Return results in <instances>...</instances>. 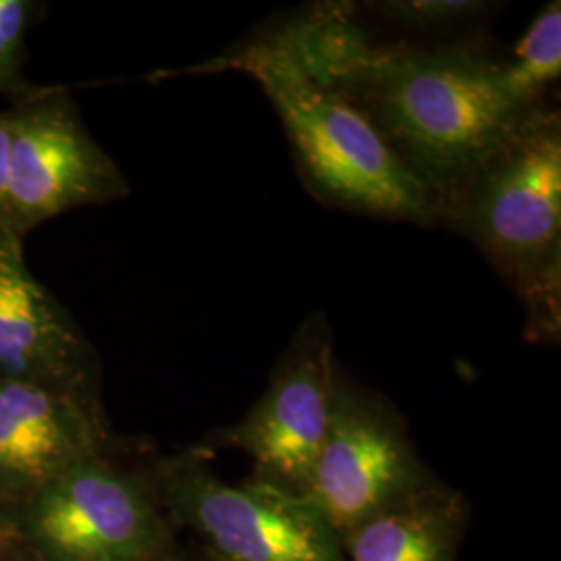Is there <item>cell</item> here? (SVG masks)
<instances>
[{
  "instance_id": "10",
  "label": "cell",
  "mask_w": 561,
  "mask_h": 561,
  "mask_svg": "<svg viewBox=\"0 0 561 561\" xmlns=\"http://www.w3.org/2000/svg\"><path fill=\"white\" fill-rule=\"evenodd\" d=\"M104 431L85 396L0 379V482L38 484L101 454Z\"/></svg>"
},
{
  "instance_id": "1",
  "label": "cell",
  "mask_w": 561,
  "mask_h": 561,
  "mask_svg": "<svg viewBox=\"0 0 561 561\" xmlns=\"http://www.w3.org/2000/svg\"><path fill=\"white\" fill-rule=\"evenodd\" d=\"M502 59L472 36L377 42L331 85L377 125L443 208L530 111L507 99Z\"/></svg>"
},
{
  "instance_id": "11",
  "label": "cell",
  "mask_w": 561,
  "mask_h": 561,
  "mask_svg": "<svg viewBox=\"0 0 561 561\" xmlns=\"http://www.w3.org/2000/svg\"><path fill=\"white\" fill-rule=\"evenodd\" d=\"M463 510L437 484L362 522L341 539L345 561H454Z\"/></svg>"
},
{
  "instance_id": "7",
  "label": "cell",
  "mask_w": 561,
  "mask_h": 561,
  "mask_svg": "<svg viewBox=\"0 0 561 561\" xmlns=\"http://www.w3.org/2000/svg\"><path fill=\"white\" fill-rule=\"evenodd\" d=\"M337 370L329 324L317 312L301 322L261 400L222 437L254 460V479L306 495L327 437Z\"/></svg>"
},
{
  "instance_id": "2",
  "label": "cell",
  "mask_w": 561,
  "mask_h": 561,
  "mask_svg": "<svg viewBox=\"0 0 561 561\" xmlns=\"http://www.w3.org/2000/svg\"><path fill=\"white\" fill-rule=\"evenodd\" d=\"M518 296L526 337L561 333V115L545 102L512 129L442 213Z\"/></svg>"
},
{
  "instance_id": "4",
  "label": "cell",
  "mask_w": 561,
  "mask_h": 561,
  "mask_svg": "<svg viewBox=\"0 0 561 561\" xmlns=\"http://www.w3.org/2000/svg\"><path fill=\"white\" fill-rule=\"evenodd\" d=\"M433 484L393 408L337 370L329 428L306 497L340 539Z\"/></svg>"
},
{
  "instance_id": "9",
  "label": "cell",
  "mask_w": 561,
  "mask_h": 561,
  "mask_svg": "<svg viewBox=\"0 0 561 561\" xmlns=\"http://www.w3.org/2000/svg\"><path fill=\"white\" fill-rule=\"evenodd\" d=\"M90 360L78 322L27 268L23 238L0 229V379L85 396Z\"/></svg>"
},
{
  "instance_id": "8",
  "label": "cell",
  "mask_w": 561,
  "mask_h": 561,
  "mask_svg": "<svg viewBox=\"0 0 561 561\" xmlns=\"http://www.w3.org/2000/svg\"><path fill=\"white\" fill-rule=\"evenodd\" d=\"M34 530L60 561H152L159 524L134 477L102 460L78 461L44 482Z\"/></svg>"
},
{
  "instance_id": "14",
  "label": "cell",
  "mask_w": 561,
  "mask_h": 561,
  "mask_svg": "<svg viewBox=\"0 0 561 561\" xmlns=\"http://www.w3.org/2000/svg\"><path fill=\"white\" fill-rule=\"evenodd\" d=\"M36 9L38 4L32 0H0V94L13 104L42 90L23 78L25 32Z\"/></svg>"
},
{
  "instance_id": "13",
  "label": "cell",
  "mask_w": 561,
  "mask_h": 561,
  "mask_svg": "<svg viewBox=\"0 0 561 561\" xmlns=\"http://www.w3.org/2000/svg\"><path fill=\"white\" fill-rule=\"evenodd\" d=\"M364 7L362 13L419 34L454 32L491 11L486 2L477 0H381L366 2Z\"/></svg>"
},
{
  "instance_id": "5",
  "label": "cell",
  "mask_w": 561,
  "mask_h": 561,
  "mask_svg": "<svg viewBox=\"0 0 561 561\" xmlns=\"http://www.w3.org/2000/svg\"><path fill=\"white\" fill-rule=\"evenodd\" d=\"M11 123L9 229L27 231L62 213L129 194L113 161L83 125L65 90L42 88L7 111Z\"/></svg>"
},
{
  "instance_id": "15",
  "label": "cell",
  "mask_w": 561,
  "mask_h": 561,
  "mask_svg": "<svg viewBox=\"0 0 561 561\" xmlns=\"http://www.w3.org/2000/svg\"><path fill=\"white\" fill-rule=\"evenodd\" d=\"M9 157L11 123L7 113H0V229H9Z\"/></svg>"
},
{
  "instance_id": "12",
  "label": "cell",
  "mask_w": 561,
  "mask_h": 561,
  "mask_svg": "<svg viewBox=\"0 0 561 561\" xmlns=\"http://www.w3.org/2000/svg\"><path fill=\"white\" fill-rule=\"evenodd\" d=\"M561 76V4L549 2L530 21L514 53L502 59V83L507 99L520 111H535Z\"/></svg>"
},
{
  "instance_id": "3",
  "label": "cell",
  "mask_w": 561,
  "mask_h": 561,
  "mask_svg": "<svg viewBox=\"0 0 561 561\" xmlns=\"http://www.w3.org/2000/svg\"><path fill=\"white\" fill-rule=\"evenodd\" d=\"M238 69L275 106L301 181L322 204L385 221L439 227L437 204L377 125L340 92L250 46L202 71Z\"/></svg>"
},
{
  "instance_id": "6",
  "label": "cell",
  "mask_w": 561,
  "mask_h": 561,
  "mask_svg": "<svg viewBox=\"0 0 561 561\" xmlns=\"http://www.w3.org/2000/svg\"><path fill=\"white\" fill-rule=\"evenodd\" d=\"M169 493L219 561H345L340 535L300 493L261 479L229 484L201 458L169 474Z\"/></svg>"
}]
</instances>
